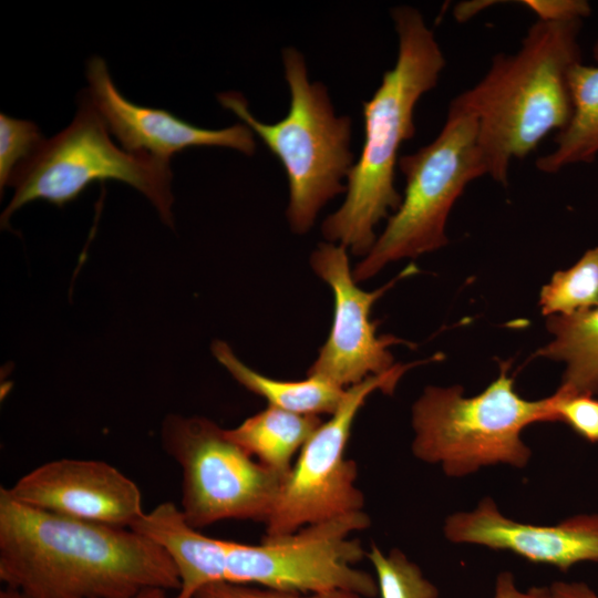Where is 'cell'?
<instances>
[{
	"mask_svg": "<svg viewBox=\"0 0 598 598\" xmlns=\"http://www.w3.org/2000/svg\"><path fill=\"white\" fill-rule=\"evenodd\" d=\"M554 422L569 425L591 443H598V400L591 395L549 396Z\"/></svg>",
	"mask_w": 598,
	"mask_h": 598,
	"instance_id": "cell-23",
	"label": "cell"
},
{
	"mask_svg": "<svg viewBox=\"0 0 598 598\" xmlns=\"http://www.w3.org/2000/svg\"><path fill=\"white\" fill-rule=\"evenodd\" d=\"M492 598H548L547 586H533L526 590H520L515 581V577L509 571H502L497 575Z\"/></svg>",
	"mask_w": 598,
	"mask_h": 598,
	"instance_id": "cell-26",
	"label": "cell"
},
{
	"mask_svg": "<svg viewBox=\"0 0 598 598\" xmlns=\"http://www.w3.org/2000/svg\"><path fill=\"white\" fill-rule=\"evenodd\" d=\"M581 20H537L514 54L492 59L486 74L450 106L473 115L487 175L506 185L513 158L536 150L573 115L570 69L581 62Z\"/></svg>",
	"mask_w": 598,
	"mask_h": 598,
	"instance_id": "cell-3",
	"label": "cell"
},
{
	"mask_svg": "<svg viewBox=\"0 0 598 598\" xmlns=\"http://www.w3.org/2000/svg\"><path fill=\"white\" fill-rule=\"evenodd\" d=\"M0 598H31V597L27 596L25 594L17 589L6 587L3 590L0 591Z\"/></svg>",
	"mask_w": 598,
	"mask_h": 598,
	"instance_id": "cell-30",
	"label": "cell"
},
{
	"mask_svg": "<svg viewBox=\"0 0 598 598\" xmlns=\"http://www.w3.org/2000/svg\"><path fill=\"white\" fill-rule=\"evenodd\" d=\"M212 351L233 378L250 392L267 400L268 405L300 414H333L347 389L326 380L307 377L299 381L276 380L244 364L223 341H215Z\"/></svg>",
	"mask_w": 598,
	"mask_h": 598,
	"instance_id": "cell-19",
	"label": "cell"
},
{
	"mask_svg": "<svg viewBox=\"0 0 598 598\" xmlns=\"http://www.w3.org/2000/svg\"><path fill=\"white\" fill-rule=\"evenodd\" d=\"M509 364L502 362L497 379L474 396L460 385L425 388L412 406L413 455L450 477L495 464L525 467L532 451L522 431L554 415L549 396L530 401L516 392Z\"/></svg>",
	"mask_w": 598,
	"mask_h": 598,
	"instance_id": "cell-5",
	"label": "cell"
},
{
	"mask_svg": "<svg viewBox=\"0 0 598 598\" xmlns=\"http://www.w3.org/2000/svg\"><path fill=\"white\" fill-rule=\"evenodd\" d=\"M398 166L405 177L404 197L355 266L352 274L357 282L392 261L415 258L447 244L445 224L454 203L473 179L487 175L475 117L448 106L439 135L415 153L400 156Z\"/></svg>",
	"mask_w": 598,
	"mask_h": 598,
	"instance_id": "cell-7",
	"label": "cell"
},
{
	"mask_svg": "<svg viewBox=\"0 0 598 598\" xmlns=\"http://www.w3.org/2000/svg\"><path fill=\"white\" fill-rule=\"evenodd\" d=\"M519 3L536 13L538 20L547 22L581 20L591 12L585 0H523Z\"/></svg>",
	"mask_w": 598,
	"mask_h": 598,
	"instance_id": "cell-25",
	"label": "cell"
},
{
	"mask_svg": "<svg viewBox=\"0 0 598 598\" xmlns=\"http://www.w3.org/2000/svg\"><path fill=\"white\" fill-rule=\"evenodd\" d=\"M131 528L156 543L171 558L179 579L173 598H193L203 587L223 582L225 539L192 527L178 505L163 502Z\"/></svg>",
	"mask_w": 598,
	"mask_h": 598,
	"instance_id": "cell-15",
	"label": "cell"
},
{
	"mask_svg": "<svg viewBox=\"0 0 598 598\" xmlns=\"http://www.w3.org/2000/svg\"><path fill=\"white\" fill-rule=\"evenodd\" d=\"M44 138L31 121L0 115V187L9 185L18 166L28 161Z\"/></svg>",
	"mask_w": 598,
	"mask_h": 598,
	"instance_id": "cell-22",
	"label": "cell"
},
{
	"mask_svg": "<svg viewBox=\"0 0 598 598\" xmlns=\"http://www.w3.org/2000/svg\"><path fill=\"white\" fill-rule=\"evenodd\" d=\"M548 587V598H598V592L584 581H554Z\"/></svg>",
	"mask_w": 598,
	"mask_h": 598,
	"instance_id": "cell-27",
	"label": "cell"
},
{
	"mask_svg": "<svg viewBox=\"0 0 598 598\" xmlns=\"http://www.w3.org/2000/svg\"><path fill=\"white\" fill-rule=\"evenodd\" d=\"M546 324L553 340L536 355L566 364L555 394H598V307L569 316H549Z\"/></svg>",
	"mask_w": 598,
	"mask_h": 598,
	"instance_id": "cell-17",
	"label": "cell"
},
{
	"mask_svg": "<svg viewBox=\"0 0 598 598\" xmlns=\"http://www.w3.org/2000/svg\"><path fill=\"white\" fill-rule=\"evenodd\" d=\"M443 530L452 543L508 550L563 571L582 561L598 563V513L533 525L506 517L491 497H484L474 509L450 515Z\"/></svg>",
	"mask_w": 598,
	"mask_h": 598,
	"instance_id": "cell-14",
	"label": "cell"
},
{
	"mask_svg": "<svg viewBox=\"0 0 598 598\" xmlns=\"http://www.w3.org/2000/svg\"><path fill=\"white\" fill-rule=\"evenodd\" d=\"M539 306L546 317L598 307V247L586 250L568 269L556 271L540 290Z\"/></svg>",
	"mask_w": 598,
	"mask_h": 598,
	"instance_id": "cell-20",
	"label": "cell"
},
{
	"mask_svg": "<svg viewBox=\"0 0 598 598\" xmlns=\"http://www.w3.org/2000/svg\"><path fill=\"white\" fill-rule=\"evenodd\" d=\"M87 95L110 133L131 153H146L169 161L189 147H228L251 156L254 132L241 123L220 130L195 126L161 109L132 103L116 89L106 63L93 56L87 62Z\"/></svg>",
	"mask_w": 598,
	"mask_h": 598,
	"instance_id": "cell-13",
	"label": "cell"
},
{
	"mask_svg": "<svg viewBox=\"0 0 598 598\" xmlns=\"http://www.w3.org/2000/svg\"><path fill=\"white\" fill-rule=\"evenodd\" d=\"M371 524L364 511L307 525L258 545L225 540L224 581L293 591L378 595L375 578L355 565L367 556L353 533Z\"/></svg>",
	"mask_w": 598,
	"mask_h": 598,
	"instance_id": "cell-9",
	"label": "cell"
},
{
	"mask_svg": "<svg viewBox=\"0 0 598 598\" xmlns=\"http://www.w3.org/2000/svg\"><path fill=\"white\" fill-rule=\"evenodd\" d=\"M0 579L31 598H128L179 588L166 551L132 528L23 505L0 487Z\"/></svg>",
	"mask_w": 598,
	"mask_h": 598,
	"instance_id": "cell-1",
	"label": "cell"
},
{
	"mask_svg": "<svg viewBox=\"0 0 598 598\" xmlns=\"http://www.w3.org/2000/svg\"><path fill=\"white\" fill-rule=\"evenodd\" d=\"M193 598H363L347 590L293 592L233 582H214L199 589Z\"/></svg>",
	"mask_w": 598,
	"mask_h": 598,
	"instance_id": "cell-24",
	"label": "cell"
},
{
	"mask_svg": "<svg viewBox=\"0 0 598 598\" xmlns=\"http://www.w3.org/2000/svg\"><path fill=\"white\" fill-rule=\"evenodd\" d=\"M420 363L395 364L382 374L347 388L340 406L299 452L264 524L265 538L285 536L310 524L363 511L364 496L357 486L358 466L346 457L353 422L373 392L392 394L401 377Z\"/></svg>",
	"mask_w": 598,
	"mask_h": 598,
	"instance_id": "cell-10",
	"label": "cell"
},
{
	"mask_svg": "<svg viewBox=\"0 0 598 598\" xmlns=\"http://www.w3.org/2000/svg\"><path fill=\"white\" fill-rule=\"evenodd\" d=\"M381 598H439L437 587L399 548L384 554L377 545L367 553Z\"/></svg>",
	"mask_w": 598,
	"mask_h": 598,
	"instance_id": "cell-21",
	"label": "cell"
},
{
	"mask_svg": "<svg viewBox=\"0 0 598 598\" xmlns=\"http://www.w3.org/2000/svg\"><path fill=\"white\" fill-rule=\"evenodd\" d=\"M495 2L496 1H470L458 3L454 9V17L458 22H464L481 10L486 9L489 3Z\"/></svg>",
	"mask_w": 598,
	"mask_h": 598,
	"instance_id": "cell-28",
	"label": "cell"
},
{
	"mask_svg": "<svg viewBox=\"0 0 598 598\" xmlns=\"http://www.w3.org/2000/svg\"><path fill=\"white\" fill-rule=\"evenodd\" d=\"M322 423L319 415L268 405L231 430L229 440L270 471L287 477L306 442Z\"/></svg>",
	"mask_w": 598,
	"mask_h": 598,
	"instance_id": "cell-16",
	"label": "cell"
},
{
	"mask_svg": "<svg viewBox=\"0 0 598 598\" xmlns=\"http://www.w3.org/2000/svg\"><path fill=\"white\" fill-rule=\"evenodd\" d=\"M128 598H169L167 590L161 588L145 589Z\"/></svg>",
	"mask_w": 598,
	"mask_h": 598,
	"instance_id": "cell-29",
	"label": "cell"
},
{
	"mask_svg": "<svg viewBox=\"0 0 598 598\" xmlns=\"http://www.w3.org/2000/svg\"><path fill=\"white\" fill-rule=\"evenodd\" d=\"M391 16L399 40L396 61L371 99L362 103V151L347 177L343 204L321 227L326 239L357 256L371 250L375 226L401 204L394 187L399 150L415 134L417 101L437 84L445 66L435 35L419 10L399 6Z\"/></svg>",
	"mask_w": 598,
	"mask_h": 598,
	"instance_id": "cell-2",
	"label": "cell"
},
{
	"mask_svg": "<svg viewBox=\"0 0 598 598\" xmlns=\"http://www.w3.org/2000/svg\"><path fill=\"white\" fill-rule=\"evenodd\" d=\"M310 264L331 288L334 310L329 337L307 377L347 389L392 369L395 364L389 348L403 341L391 334L379 336L370 313L374 302L398 280L417 271L416 266L409 265L383 287L364 291L357 286L344 246L320 244L312 252Z\"/></svg>",
	"mask_w": 598,
	"mask_h": 598,
	"instance_id": "cell-11",
	"label": "cell"
},
{
	"mask_svg": "<svg viewBox=\"0 0 598 598\" xmlns=\"http://www.w3.org/2000/svg\"><path fill=\"white\" fill-rule=\"evenodd\" d=\"M285 78L290 92L287 115L264 123L248 109L239 92L217 95L220 105L236 114L281 162L289 187L287 218L292 231L307 233L320 209L347 190L354 165L350 150L352 120L336 114L328 90L310 82L303 55L295 48L282 50Z\"/></svg>",
	"mask_w": 598,
	"mask_h": 598,
	"instance_id": "cell-4",
	"label": "cell"
},
{
	"mask_svg": "<svg viewBox=\"0 0 598 598\" xmlns=\"http://www.w3.org/2000/svg\"><path fill=\"white\" fill-rule=\"evenodd\" d=\"M4 488L29 507L96 524L131 528L145 513L135 482L100 460L50 461Z\"/></svg>",
	"mask_w": 598,
	"mask_h": 598,
	"instance_id": "cell-12",
	"label": "cell"
},
{
	"mask_svg": "<svg viewBox=\"0 0 598 598\" xmlns=\"http://www.w3.org/2000/svg\"><path fill=\"white\" fill-rule=\"evenodd\" d=\"M71 124L20 164L9 185L14 195L1 216H10L27 203L42 199L59 207L76 199L93 182L115 179L144 194L162 220L173 226L172 169L169 161L117 146L92 104L86 90L79 95Z\"/></svg>",
	"mask_w": 598,
	"mask_h": 598,
	"instance_id": "cell-6",
	"label": "cell"
},
{
	"mask_svg": "<svg viewBox=\"0 0 598 598\" xmlns=\"http://www.w3.org/2000/svg\"><path fill=\"white\" fill-rule=\"evenodd\" d=\"M161 442L181 470L179 508L192 527L226 519L266 523L286 477L247 454L224 429L204 416L169 414Z\"/></svg>",
	"mask_w": 598,
	"mask_h": 598,
	"instance_id": "cell-8",
	"label": "cell"
},
{
	"mask_svg": "<svg viewBox=\"0 0 598 598\" xmlns=\"http://www.w3.org/2000/svg\"><path fill=\"white\" fill-rule=\"evenodd\" d=\"M573 115L555 138L556 147L536 159V167L554 174L566 166L591 163L598 154V66L575 64L568 74Z\"/></svg>",
	"mask_w": 598,
	"mask_h": 598,
	"instance_id": "cell-18",
	"label": "cell"
},
{
	"mask_svg": "<svg viewBox=\"0 0 598 598\" xmlns=\"http://www.w3.org/2000/svg\"><path fill=\"white\" fill-rule=\"evenodd\" d=\"M592 56L596 62H598V40L596 41L594 49H592Z\"/></svg>",
	"mask_w": 598,
	"mask_h": 598,
	"instance_id": "cell-31",
	"label": "cell"
}]
</instances>
